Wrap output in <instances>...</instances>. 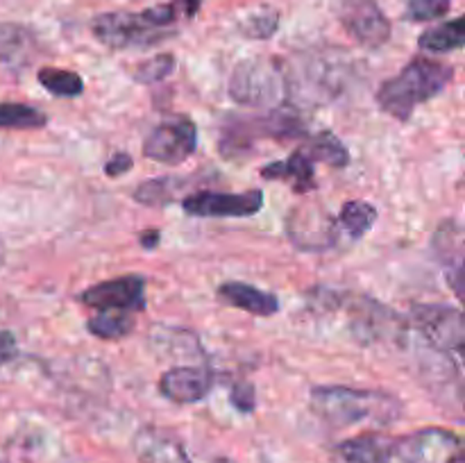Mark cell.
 Segmentation results:
<instances>
[{
	"mask_svg": "<svg viewBox=\"0 0 465 463\" xmlns=\"http://www.w3.org/2000/svg\"><path fill=\"white\" fill-rule=\"evenodd\" d=\"M454 82L452 64L430 57H416L377 91V104L384 113L409 121L418 104L443 94Z\"/></svg>",
	"mask_w": 465,
	"mask_h": 463,
	"instance_id": "cell-1",
	"label": "cell"
},
{
	"mask_svg": "<svg viewBox=\"0 0 465 463\" xmlns=\"http://www.w3.org/2000/svg\"><path fill=\"white\" fill-rule=\"evenodd\" d=\"M312 411L334 427H350L366 420L377 422V425H391L402 413V402L384 390L313 386Z\"/></svg>",
	"mask_w": 465,
	"mask_h": 463,
	"instance_id": "cell-2",
	"label": "cell"
},
{
	"mask_svg": "<svg viewBox=\"0 0 465 463\" xmlns=\"http://www.w3.org/2000/svg\"><path fill=\"white\" fill-rule=\"evenodd\" d=\"M304 132H307V127H304L302 116L289 104H280V107L271 109L266 116L232 118V121H227L221 136V153L225 157H236V154H243L248 145L262 139V136L286 141L302 139Z\"/></svg>",
	"mask_w": 465,
	"mask_h": 463,
	"instance_id": "cell-3",
	"label": "cell"
},
{
	"mask_svg": "<svg viewBox=\"0 0 465 463\" xmlns=\"http://www.w3.org/2000/svg\"><path fill=\"white\" fill-rule=\"evenodd\" d=\"M232 98L239 104L266 107V104H284L289 95L284 66L271 57H252L236 64L227 86Z\"/></svg>",
	"mask_w": 465,
	"mask_h": 463,
	"instance_id": "cell-4",
	"label": "cell"
},
{
	"mask_svg": "<svg viewBox=\"0 0 465 463\" xmlns=\"http://www.w3.org/2000/svg\"><path fill=\"white\" fill-rule=\"evenodd\" d=\"M91 32H94V36L100 44L112 50L148 48V45H157L173 36L168 32H162L154 25H150L143 12L100 14L91 23Z\"/></svg>",
	"mask_w": 465,
	"mask_h": 463,
	"instance_id": "cell-5",
	"label": "cell"
},
{
	"mask_svg": "<svg viewBox=\"0 0 465 463\" xmlns=\"http://www.w3.org/2000/svg\"><path fill=\"white\" fill-rule=\"evenodd\" d=\"M411 325L425 336L430 348L440 354H461L465 343V322L459 307L450 304H413Z\"/></svg>",
	"mask_w": 465,
	"mask_h": 463,
	"instance_id": "cell-6",
	"label": "cell"
},
{
	"mask_svg": "<svg viewBox=\"0 0 465 463\" xmlns=\"http://www.w3.org/2000/svg\"><path fill=\"white\" fill-rule=\"evenodd\" d=\"M402 463H465L461 436L445 427H425L395 443Z\"/></svg>",
	"mask_w": 465,
	"mask_h": 463,
	"instance_id": "cell-7",
	"label": "cell"
},
{
	"mask_svg": "<svg viewBox=\"0 0 465 463\" xmlns=\"http://www.w3.org/2000/svg\"><path fill=\"white\" fill-rule=\"evenodd\" d=\"M198 148V127L189 116L163 121L145 136L143 154L150 162L177 166L184 163Z\"/></svg>",
	"mask_w": 465,
	"mask_h": 463,
	"instance_id": "cell-8",
	"label": "cell"
},
{
	"mask_svg": "<svg viewBox=\"0 0 465 463\" xmlns=\"http://www.w3.org/2000/svg\"><path fill=\"white\" fill-rule=\"evenodd\" d=\"M286 232L289 239L307 252H321L339 245V225L325 209L316 204H302L295 207L286 218Z\"/></svg>",
	"mask_w": 465,
	"mask_h": 463,
	"instance_id": "cell-9",
	"label": "cell"
},
{
	"mask_svg": "<svg viewBox=\"0 0 465 463\" xmlns=\"http://www.w3.org/2000/svg\"><path fill=\"white\" fill-rule=\"evenodd\" d=\"M263 193L259 189L241 193L198 191L182 200V209L198 218H248L262 212Z\"/></svg>",
	"mask_w": 465,
	"mask_h": 463,
	"instance_id": "cell-10",
	"label": "cell"
},
{
	"mask_svg": "<svg viewBox=\"0 0 465 463\" xmlns=\"http://www.w3.org/2000/svg\"><path fill=\"white\" fill-rule=\"evenodd\" d=\"M339 21L363 48H381L391 39V21L375 0H341Z\"/></svg>",
	"mask_w": 465,
	"mask_h": 463,
	"instance_id": "cell-11",
	"label": "cell"
},
{
	"mask_svg": "<svg viewBox=\"0 0 465 463\" xmlns=\"http://www.w3.org/2000/svg\"><path fill=\"white\" fill-rule=\"evenodd\" d=\"M80 302L84 307L98 309V311H143L145 280L141 275H123L100 281L80 293Z\"/></svg>",
	"mask_w": 465,
	"mask_h": 463,
	"instance_id": "cell-12",
	"label": "cell"
},
{
	"mask_svg": "<svg viewBox=\"0 0 465 463\" xmlns=\"http://www.w3.org/2000/svg\"><path fill=\"white\" fill-rule=\"evenodd\" d=\"M213 372L203 366H175L159 379V393L175 404H193L209 395Z\"/></svg>",
	"mask_w": 465,
	"mask_h": 463,
	"instance_id": "cell-13",
	"label": "cell"
},
{
	"mask_svg": "<svg viewBox=\"0 0 465 463\" xmlns=\"http://www.w3.org/2000/svg\"><path fill=\"white\" fill-rule=\"evenodd\" d=\"M393 454L395 440L391 436L366 431L334 445L331 463H389Z\"/></svg>",
	"mask_w": 465,
	"mask_h": 463,
	"instance_id": "cell-14",
	"label": "cell"
},
{
	"mask_svg": "<svg viewBox=\"0 0 465 463\" xmlns=\"http://www.w3.org/2000/svg\"><path fill=\"white\" fill-rule=\"evenodd\" d=\"M434 250L439 261L445 266V277L452 284L457 298L463 289V230L457 221L448 218L434 234Z\"/></svg>",
	"mask_w": 465,
	"mask_h": 463,
	"instance_id": "cell-15",
	"label": "cell"
},
{
	"mask_svg": "<svg viewBox=\"0 0 465 463\" xmlns=\"http://www.w3.org/2000/svg\"><path fill=\"white\" fill-rule=\"evenodd\" d=\"M216 295L227 307L241 309V311H248L252 316L268 318L280 311V300L275 293H268V291L245 284V281H223Z\"/></svg>",
	"mask_w": 465,
	"mask_h": 463,
	"instance_id": "cell-16",
	"label": "cell"
},
{
	"mask_svg": "<svg viewBox=\"0 0 465 463\" xmlns=\"http://www.w3.org/2000/svg\"><path fill=\"white\" fill-rule=\"evenodd\" d=\"M132 448L141 463H191L180 440L154 427H143L132 440Z\"/></svg>",
	"mask_w": 465,
	"mask_h": 463,
	"instance_id": "cell-17",
	"label": "cell"
},
{
	"mask_svg": "<svg viewBox=\"0 0 465 463\" xmlns=\"http://www.w3.org/2000/svg\"><path fill=\"white\" fill-rule=\"evenodd\" d=\"M259 172H262L263 180L291 182L293 191L300 195L309 193V191H313L318 186L316 162H313L302 148L291 153V157L284 159V162L266 163V166H262V171Z\"/></svg>",
	"mask_w": 465,
	"mask_h": 463,
	"instance_id": "cell-18",
	"label": "cell"
},
{
	"mask_svg": "<svg viewBox=\"0 0 465 463\" xmlns=\"http://www.w3.org/2000/svg\"><path fill=\"white\" fill-rule=\"evenodd\" d=\"M36 50L35 34L18 23H0V62L7 66H23Z\"/></svg>",
	"mask_w": 465,
	"mask_h": 463,
	"instance_id": "cell-19",
	"label": "cell"
},
{
	"mask_svg": "<svg viewBox=\"0 0 465 463\" xmlns=\"http://www.w3.org/2000/svg\"><path fill=\"white\" fill-rule=\"evenodd\" d=\"M465 44V21L463 16L452 18L448 23L430 27L418 36V45L427 53H454Z\"/></svg>",
	"mask_w": 465,
	"mask_h": 463,
	"instance_id": "cell-20",
	"label": "cell"
},
{
	"mask_svg": "<svg viewBox=\"0 0 465 463\" xmlns=\"http://www.w3.org/2000/svg\"><path fill=\"white\" fill-rule=\"evenodd\" d=\"M377 221V209L366 200H350L341 207L336 225L350 236V241H359Z\"/></svg>",
	"mask_w": 465,
	"mask_h": 463,
	"instance_id": "cell-21",
	"label": "cell"
},
{
	"mask_svg": "<svg viewBox=\"0 0 465 463\" xmlns=\"http://www.w3.org/2000/svg\"><path fill=\"white\" fill-rule=\"evenodd\" d=\"M302 150L313 162H322L331 168H345L350 163V153L343 141L327 130L313 134Z\"/></svg>",
	"mask_w": 465,
	"mask_h": 463,
	"instance_id": "cell-22",
	"label": "cell"
},
{
	"mask_svg": "<svg viewBox=\"0 0 465 463\" xmlns=\"http://www.w3.org/2000/svg\"><path fill=\"white\" fill-rule=\"evenodd\" d=\"M86 330L103 340H121L134 331V316L127 311H100L89 318Z\"/></svg>",
	"mask_w": 465,
	"mask_h": 463,
	"instance_id": "cell-23",
	"label": "cell"
},
{
	"mask_svg": "<svg viewBox=\"0 0 465 463\" xmlns=\"http://www.w3.org/2000/svg\"><path fill=\"white\" fill-rule=\"evenodd\" d=\"M36 80L48 94L57 98H77L84 91V80L75 71H66V68L44 66L36 73Z\"/></svg>",
	"mask_w": 465,
	"mask_h": 463,
	"instance_id": "cell-24",
	"label": "cell"
},
{
	"mask_svg": "<svg viewBox=\"0 0 465 463\" xmlns=\"http://www.w3.org/2000/svg\"><path fill=\"white\" fill-rule=\"evenodd\" d=\"M48 116L41 109L23 103H0V130H41Z\"/></svg>",
	"mask_w": 465,
	"mask_h": 463,
	"instance_id": "cell-25",
	"label": "cell"
},
{
	"mask_svg": "<svg viewBox=\"0 0 465 463\" xmlns=\"http://www.w3.org/2000/svg\"><path fill=\"white\" fill-rule=\"evenodd\" d=\"M184 184V180H175L171 175L163 177H153V180L141 182L134 189V195L132 198L139 204H145V207H163V204L173 202L175 198V191Z\"/></svg>",
	"mask_w": 465,
	"mask_h": 463,
	"instance_id": "cell-26",
	"label": "cell"
},
{
	"mask_svg": "<svg viewBox=\"0 0 465 463\" xmlns=\"http://www.w3.org/2000/svg\"><path fill=\"white\" fill-rule=\"evenodd\" d=\"M277 27H280V12L275 7H271V5H262V7L252 9L239 23L241 34L254 41L271 39L277 32Z\"/></svg>",
	"mask_w": 465,
	"mask_h": 463,
	"instance_id": "cell-27",
	"label": "cell"
},
{
	"mask_svg": "<svg viewBox=\"0 0 465 463\" xmlns=\"http://www.w3.org/2000/svg\"><path fill=\"white\" fill-rule=\"evenodd\" d=\"M175 66V54L159 53L154 54V57L145 59V62L136 64L132 77H134V82H139V84H157V82H163L168 75H173Z\"/></svg>",
	"mask_w": 465,
	"mask_h": 463,
	"instance_id": "cell-28",
	"label": "cell"
},
{
	"mask_svg": "<svg viewBox=\"0 0 465 463\" xmlns=\"http://www.w3.org/2000/svg\"><path fill=\"white\" fill-rule=\"evenodd\" d=\"M452 9V0H407L404 18L411 23H427L448 16Z\"/></svg>",
	"mask_w": 465,
	"mask_h": 463,
	"instance_id": "cell-29",
	"label": "cell"
},
{
	"mask_svg": "<svg viewBox=\"0 0 465 463\" xmlns=\"http://www.w3.org/2000/svg\"><path fill=\"white\" fill-rule=\"evenodd\" d=\"M230 402L241 413H252L257 409V390L252 381H236L230 390Z\"/></svg>",
	"mask_w": 465,
	"mask_h": 463,
	"instance_id": "cell-30",
	"label": "cell"
},
{
	"mask_svg": "<svg viewBox=\"0 0 465 463\" xmlns=\"http://www.w3.org/2000/svg\"><path fill=\"white\" fill-rule=\"evenodd\" d=\"M132 168H134V159H132L130 153L112 154V159H107V163H104V172L109 177H121L130 172Z\"/></svg>",
	"mask_w": 465,
	"mask_h": 463,
	"instance_id": "cell-31",
	"label": "cell"
},
{
	"mask_svg": "<svg viewBox=\"0 0 465 463\" xmlns=\"http://www.w3.org/2000/svg\"><path fill=\"white\" fill-rule=\"evenodd\" d=\"M16 354H18L16 336L7 330H0V366L9 363L12 359H16Z\"/></svg>",
	"mask_w": 465,
	"mask_h": 463,
	"instance_id": "cell-32",
	"label": "cell"
},
{
	"mask_svg": "<svg viewBox=\"0 0 465 463\" xmlns=\"http://www.w3.org/2000/svg\"><path fill=\"white\" fill-rule=\"evenodd\" d=\"M159 241H162V234H159V230H148V232H143V234L139 236V243L143 245L145 250H154L159 245Z\"/></svg>",
	"mask_w": 465,
	"mask_h": 463,
	"instance_id": "cell-33",
	"label": "cell"
},
{
	"mask_svg": "<svg viewBox=\"0 0 465 463\" xmlns=\"http://www.w3.org/2000/svg\"><path fill=\"white\" fill-rule=\"evenodd\" d=\"M3 263H5V243L3 239H0V268H3Z\"/></svg>",
	"mask_w": 465,
	"mask_h": 463,
	"instance_id": "cell-34",
	"label": "cell"
}]
</instances>
